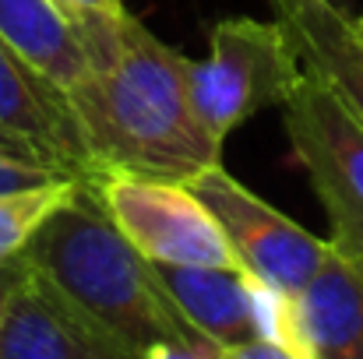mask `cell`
<instances>
[{
	"instance_id": "1",
	"label": "cell",
	"mask_w": 363,
	"mask_h": 359,
	"mask_svg": "<svg viewBox=\"0 0 363 359\" xmlns=\"http://www.w3.org/2000/svg\"><path fill=\"white\" fill-rule=\"evenodd\" d=\"M89 74L67 92L96 176L180 180L223 166V144L191 103V57L155 39L134 14L74 18Z\"/></svg>"
},
{
	"instance_id": "2",
	"label": "cell",
	"mask_w": 363,
	"mask_h": 359,
	"mask_svg": "<svg viewBox=\"0 0 363 359\" xmlns=\"http://www.w3.org/2000/svg\"><path fill=\"white\" fill-rule=\"evenodd\" d=\"M21 261L127 359L159 342L201 335L89 183L43 222Z\"/></svg>"
},
{
	"instance_id": "3",
	"label": "cell",
	"mask_w": 363,
	"mask_h": 359,
	"mask_svg": "<svg viewBox=\"0 0 363 359\" xmlns=\"http://www.w3.org/2000/svg\"><path fill=\"white\" fill-rule=\"evenodd\" d=\"M303 64L279 21L223 18L212 25L208 57L191 60V103L223 144L240 123L282 110L303 81Z\"/></svg>"
},
{
	"instance_id": "4",
	"label": "cell",
	"mask_w": 363,
	"mask_h": 359,
	"mask_svg": "<svg viewBox=\"0 0 363 359\" xmlns=\"http://www.w3.org/2000/svg\"><path fill=\"white\" fill-rule=\"evenodd\" d=\"M282 127L293 144V159L307 169L311 187L328 215V243L360 261L363 257V123L346 103L314 74H303Z\"/></svg>"
},
{
	"instance_id": "5",
	"label": "cell",
	"mask_w": 363,
	"mask_h": 359,
	"mask_svg": "<svg viewBox=\"0 0 363 359\" xmlns=\"http://www.w3.org/2000/svg\"><path fill=\"white\" fill-rule=\"evenodd\" d=\"M85 183L152 264H237L216 215L187 183L134 173H99Z\"/></svg>"
},
{
	"instance_id": "6",
	"label": "cell",
	"mask_w": 363,
	"mask_h": 359,
	"mask_svg": "<svg viewBox=\"0 0 363 359\" xmlns=\"http://www.w3.org/2000/svg\"><path fill=\"white\" fill-rule=\"evenodd\" d=\"M187 187L208 205L233 257L243 271L264 285L296 296L332 253V243L307 233L300 222L272 208L264 198L247 190L223 166H212L187 180Z\"/></svg>"
},
{
	"instance_id": "7",
	"label": "cell",
	"mask_w": 363,
	"mask_h": 359,
	"mask_svg": "<svg viewBox=\"0 0 363 359\" xmlns=\"http://www.w3.org/2000/svg\"><path fill=\"white\" fill-rule=\"evenodd\" d=\"M0 130L28 141L46 162L92 180L96 162L64 89L43 78L11 42L0 39Z\"/></svg>"
},
{
	"instance_id": "8",
	"label": "cell",
	"mask_w": 363,
	"mask_h": 359,
	"mask_svg": "<svg viewBox=\"0 0 363 359\" xmlns=\"http://www.w3.org/2000/svg\"><path fill=\"white\" fill-rule=\"evenodd\" d=\"M0 359H127L82 321L25 261L11 271L0 310Z\"/></svg>"
},
{
	"instance_id": "9",
	"label": "cell",
	"mask_w": 363,
	"mask_h": 359,
	"mask_svg": "<svg viewBox=\"0 0 363 359\" xmlns=\"http://www.w3.org/2000/svg\"><path fill=\"white\" fill-rule=\"evenodd\" d=\"M307 74L325 81L363 123V35L335 0H268Z\"/></svg>"
},
{
	"instance_id": "10",
	"label": "cell",
	"mask_w": 363,
	"mask_h": 359,
	"mask_svg": "<svg viewBox=\"0 0 363 359\" xmlns=\"http://www.w3.org/2000/svg\"><path fill=\"white\" fill-rule=\"evenodd\" d=\"M296 317L307 359H363V268L332 246L296 292Z\"/></svg>"
},
{
	"instance_id": "11",
	"label": "cell",
	"mask_w": 363,
	"mask_h": 359,
	"mask_svg": "<svg viewBox=\"0 0 363 359\" xmlns=\"http://www.w3.org/2000/svg\"><path fill=\"white\" fill-rule=\"evenodd\" d=\"M155 275L191 328H198L216 346L226 349L257 338L254 278L240 264H155Z\"/></svg>"
},
{
	"instance_id": "12",
	"label": "cell",
	"mask_w": 363,
	"mask_h": 359,
	"mask_svg": "<svg viewBox=\"0 0 363 359\" xmlns=\"http://www.w3.org/2000/svg\"><path fill=\"white\" fill-rule=\"evenodd\" d=\"M0 39L64 92L89 74L82 32L53 0H0Z\"/></svg>"
},
{
	"instance_id": "13",
	"label": "cell",
	"mask_w": 363,
	"mask_h": 359,
	"mask_svg": "<svg viewBox=\"0 0 363 359\" xmlns=\"http://www.w3.org/2000/svg\"><path fill=\"white\" fill-rule=\"evenodd\" d=\"M82 176H67L46 187H32V190H14V194H0V271H7L11 264H18L28 250L32 237L43 229V222L82 190Z\"/></svg>"
},
{
	"instance_id": "14",
	"label": "cell",
	"mask_w": 363,
	"mask_h": 359,
	"mask_svg": "<svg viewBox=\"0 0 363 359\" xmlns=\"http://www.w3.org/2000/svg\"><path fill=\"white\" fill-rule=\"evenodd\" d=\"M67 176H74V173L46 162L28 141L0 130V194L46 187V183H57V180H67Z\"/></svg>"
},
{
	"instance_id": "15",
	"label": "cell",
	"mask_w": 363,
	"mask_h": 359,
	"mask_svg": "<svg viewBox=\"0 0 363 359\" xmlns=\"http://www.w3.org/2000/svg\"><path fill=\"white\" fill-rule=\"evenodd\" d=\"M138 359H223V346H216L205 335H198V338H173V342H159V346L145 349Z\"/></svg>"
},
{
	"instance_id": "16",
	"label": "cell",
	"mask_w": 363,
	"mask_h": 359,
	"mask_svg": "<svg viewBox=\"0 0 363 359\" xmlns=\"http://www.w3.org/2000/svg\"><path fill=\"white\" fill-rule=\"evenodd\" d=\"M223 359H307V356L293 353L289 346L268 342V338H247V342H237V346H226Z\"/></svg>"
},
{
	"instance_id": "17",
	"label": "cell",
	"mask_w": 363,
	"mask_h": 359,
	"mask_svg": "<svg viewBox=\"0 0 363 359\" xmlns=\"http://www.w3.org/2000/svg\"><path fill=\"white\" fill-rule=\"evenodd\" d=\"M57 7H64L71 18H85V14H121L127 11L123 0H53Z\"/></svg>"
},
{
	"instance_id": "18",
	"label": "cell",
	"mask_w": 363,
	"mask_h": 359,
	"mask_svg": "<svg viewBox=\"0 0 363 359\" xmlns=\"http://www.w3.org/2000/svg\"><path fill=\"white\" fill-rule=\"evenodd\" d=\"M11 271H14V264L7 271H0V310H4V300H7V289H11Z\"/></svg>"
},
{
	"instance_id": "19",
	"label": "cell",
	"mask_w": 363,
	"mask_h": 359,
	"mask_svg": "<svg viewBox=\"0 0 363 359\" xmlns=\"http://www.w3.org/2000/svg\"><path fill=\"white\" fill-rule=\"evenodd\" d=\"M357 28H360V35H363V14H360V18H357Z\"/></svg>"
},
{
	"instance_id": "20",
	"label": "cell",
	"mask_w": 363,
	"mask_h": 359,
	"mask_svg": "<svg viewBox=\"0 0 363 359\" xmlns=\"http://www.w3.org/2000/svg\"><path fill=\"white\" fill-rule=\"evenodd\" d=\"M357 264H360V268H363V257H360V261H357Z\"/></svg>"
}]
</instances>
